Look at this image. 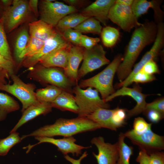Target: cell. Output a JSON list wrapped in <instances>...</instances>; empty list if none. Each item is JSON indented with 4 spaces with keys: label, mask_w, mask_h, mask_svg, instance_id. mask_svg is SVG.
<instances>
[{
    "label": "cell",
    "mask_w": 164,
    "mask_h": 164,
    "mask_svg": "<svg viewBox=\"0 0 164 164\" xmlns=\"http://www.w3.org/2000/svg\"><path fill=\"white\" fill-rule=\"evenodd\" d=\"M123 59L122 55H117L112 61L102 71L91 77L81 80L78 86L81 88H94L100 93L102 99H105L115 91L113 85V80Z\"/></svg>",
    "instance_id": "cell-3"
},
{
    "label": "cell",
    "mask_w": 164,
    "mask_h": 164,
    "mask_svg": "<svg viewBox=\"0 0 164 164\" xmlns=\"http://www.w3.org/2000/svg\"><path fill=\"white\" fill-rule=\"evenodd\" d=\"M143 112L148 119L152 123H157L164 118V114L154 110H145Z\"/></svg>",
    "instance_id": "cell-43"
},
{
    "label": "cell",
    "mask_w": 164,
    "mask_h": 164,
    "mask_svg": "<svg viewBox=\"0 0 164 164\" xmlns=\"http://www.w3.org/2000/svg\"><path fill=\"white\" fill-rule=\"evenodd\" d=\"M30 36L46 42L57 33L55 27L39 19L29 24Z\"/></svg>",
    "instance_id": "cell-21"
},
{
    "label": "cell",
    "mask_w": 164,
    "mask_h": 164,
    "mask_svg": "<svg viewBox=\"0 0 164 164\" xmlns=\"http://www.w3.org/2000/svg\"><path fill=\"white\" fill-rule=\"evenodd\" d=\"M63 1L66 3L68 4L69 5L75 8L76 6L82 5L84 2L83 0H64Z\"/></svg>",
    "instance_id": "cell-48"
},
{
    "label": "cell",
    "mask_w": 164,
    "mask_h": 164,
    "mask_svg": "<svg viewBox=\"0 0 164 164\" xmlns=\"http://www.w3.org/2000/svg\"><path fill=\"white\" fill-rule=\"evenodd\" d=\"M156 79V77L154 75L149 74L139 71L133 77L131 84L134 82L136 83H146L152 81Z\"/></svg>",
    "instance_id": "cell-39"
},
{
    "label": "cell",
    "mask_w": 164,
    "mask_h": 164,
    "mask_svg": "<svg viewBox=\"0 0 164 164\" xmlns=\"http://www.w3.org/2000/svg\"><path fill=\"white\" fill-rule=\"evenodd\" d=\"M101 128L99 124L87 118H60L53 124L41 127L28 135H23L21 138L22 140L30 136L53 137L60 136L67 137Z\"/></svg>",
    "instance_id": "cell-2"
},
{
    "label": "cell",
    "mask_w": 164,
    "mask_h": 164,
    "mask_svg": "<svg viewBox=\"0 0 164 164\" xmlns=\"http://www.w3.org/2000/svg\"><path fill=\"white\" fill-rule=\"evenodd\" d=\"M106 52L100 44H97L89 49H85L83 62L78 70V80L89 73L109 64L110 61L106 57Z\"/></svg>",
    "instance_id": "cell-11"
},
{
    "label": "cell",
    "mask_w": 164,
    "mask_h": 164,
    "mask_svg": "<svg viewBox=\"0 0 164 164\" xmlns=\"http://www.w3.org/2000/svg\"><path fill=\"white\" fill-rule=\"evenodd\" d=\"M7 137L0 139V156L6 155L9 150L22 140L18 132L9 133Z\"/></svg>",
    "instance_id": "cell-32"
},
{
    "label": "cell",
    "mask_w": 164,
    "mask_h": 164,
    "mask_svg": "<svg viewBox=\"0 0 164 164\" xmlns=\"http://www.w3.org/2000/svg\"><path fill=\"white\" fill-rule=\"evenodd\" d=\"M10 77L13 84L0 86V90L6 91L16 97L22 103V112L30 106L40 102L34 92L36 86L34 84L25 83L14 73Z\"/></svg>",
    "instance_id": "cell-6"
},
{
    "label": "cell",
    "mask_w": 164,
    "mask_h": 164,
    "mask_svg": "<svg viewBox=\"0 0 164 164\" xmlns=\"http://www.w3.org/2000/svg\"><path fill=\"white\" fill-rule=\"evenodd\" d=\"M30 11L29 1H13L12 5L6 9L1 19L5 30L9 32L18 26L26 20Z\"/></svg>",
    "instance_id": "cell-9"
},
{
    "label": "cell",
    "mask_w": 164,
    "mask_h": 164,
    "mask_svg": "<svg viewBox=\"0 0 164 164\" xmlns=\"http://www.w3.org/2000/svg\"><path fill=\"white\" fill-rule=\"evenodd\" d=\"M45 42L36 38L30 36L25 49L19 56V61L37 53L43 46Z\"/></svg>",
    "instance_id": "cell-34"
},
{
    "label": "cell",
    "mask_w": 164,
    "mask_h": 164,
    "mask_svg": "<svg viewBox=\"0 0 164 164\" xmlns=\"http://www.w3.org/2000/svg\"><path fill=\"white\" fill-rule=\"evenodd\" d=\"M85 49L80 46H72L69 52L67 63L63 70L65 76L73 84L78 80V68L83 60Z\"/></svg>",
    "instance_id": "cell-19"
},
{
    "label": "cell",
    "mask_w": 164,
    "mask_h": 164,
    "mask_svg": "<svg viewBox=\"0 0 164 164\" xmlns=\"http://www.w3.org/2000/svg\"><path fill=\"white\" fill-rule=\"evenodd\" d=\"M38 1L37 0H30L29 1V6L30 11H32L37 16L38 15Z\"/></svg>",
    "instance_id": "cell-47"
},
{
    "label": "cell",
    "mask_w": 164,
    "mask_h": 164,
    "mask_svg": "<svg viewBox=\"0 0 164 164\" xmlns=\"http://www.w3.org/2000/svg\"><path fill=\"white\" fill-rule=\"evenodd\" d=\"M78 108V117L86 118L100 108L108 109L110 105L99 97L98 91L91 87L83 89L77 85L72 90Z\"/></svg>",
    "instance_id": "cell-4"
},
{
    "label": "cell",
    "mask_w": 164,
    "mask_h": 164,
    "mask_svg": "<svg viewBox=\"0 0 164 164\" xmlns=\"http://www.w3.org/2000/svg\"><path fill=\"white\" fill-rule=\"evenodd\" d=\"M152 123H149L142 117L135 118L133 121L132 131L136 135H140L151 128Z\"/></svg>",
    "instance_id": "cell-37"
},
{
    "label": "cell",
    "mask_w": 164,
    "mask_h": 164,
    "mask_svg": "<svg viewBox=\"0 0 164 164\" xmlns=\"http://www.w3.org/2000/svg\"><path fill=\"white\" fill-rule=\"evenodd\" d=\"M10 77L8 72L0 67V86L7 84L6 79H9Z\"/></svg>",
    "instance_id": "cell-45"
},
{
    "label": "cell",
    "mask_w": 164,
    "mask_h": 164,
    "mask_svg": "<svg viewBox=\"0 0 164 164\" xmlns=\"http://www.w3.org/2000/svg\"><path fill=\"white\" fill-rule=\"evenodd\" d=\"M136 160L139 164H164V153L159 151L149 154L140 150Z\"/></svg>",
    "instance_id": "cell-31"
},
{
    "label": "cell",
    "mask_w": 164,
    "mask_h": 164,
    "mask_svg": "<svg viewBox=\"0 0 164 164\" xmlns=\"http://www.w3.org/2000/svg\"><path fill=\"white\" fill-rule=\"evenodd\" d=\"M88 153L86 151L84 152L80 158L77 159H74L68 155H64L65 159L71 163L72 164H81V162L84 158H86L87 155Z\"/></svg>",
    "instance_id": "cell-46"
},
{
    "label": "cell",
    "mask_w": 164,
    "mask_h": 164,
    "mask_svg": "<svg viewBox=\"0 0 164 164\" xmlns=\"http://www.w3.org/2000/svg\"><path fill=\"white\" fill-rule=\"evenodd\" d=\"M0 67L6 70L10 77L14 74V63L5 59L0 53Z\"/></svg>",
    "instance_id": "cell-44"
},
{
    "label": "cell",
    "mask_w": 164,
    "mask_h": 164,
    "mask_svg": "<svg viewBox=\"0 0 164 164\" xmlns=\"http://www.w3.org/2000/svg\"><path fill=\"white\" fill-rule=\"evenodd\" d=\"M52 107L50 103L40 102L30 106L22 113V114L18 122L10 131L15 132L23 125L29 121L40 115H45L52 111Z\"/></svg>",
    "instance_id": "cell-20"
},
{
    "label": "cell",
    "mask_w": 164,
    "mask_h": 164,
    "mask_svg": "<svg viewBox=\"0 0 164 164\" xmlns=\"http://www.w3.org/2000/svg\"><path fill=\"white\" fill-rule=\"evenodd\" d=\"M108 18L123 31L128 32L142 24L138 22L134 15L131 6L116 1L109 10Z\"/></svg>",
    "instance_id": "cell-10"
},
{
    "label": "cell",
    "mask_w": 164,
    "mask_h": 164,
    "mask_svg": "<svg viewBox=\"0 0 164 164\" xmlns=\"http://www.w3.org/2000/svg\"><path fill=\"white\" fill-rule=\"evenodd\" d=\"M133 0H116V2L125 5L131 6Z\"/></svg>",
    "instance_id": "cell-49"
},
{
    "label": "cell",
    "mask_w": 164,
    "mask_h": 164,
    "mask_svg": "<svg viewBox=\"0 0 164 164\" xmlns=\"http://www.w3.org/2000/svg\"><path fill=\"white\" fill-rule=\"evenodd\" d=\"M150 109L157 111L164 114V98H160L151 103H147L145 111Z\"/></svg>",
    "instance_id": "cell-42"
},
{
    "label": "cell",
    "mask_w": 164,
    "mask_h": 164,
    "mask_svg": "<svg viewBox=\"0 0 164 164\" xmlns=\"http://www.w3.org/2000/svg\"><path fill=\"white\" fill-rule=\"evenodd\" d=\"M52 108L62 111H68L78 114L79 108L74 96L72 93L62 90L61 93L50 103Z\"/></svg>",
    "instance_id": "cell-23"
},
{
    "label": "cell",
    "mask_w": 164,
    "mask_h": 164,
    "mask_svg": "<svg viewBox=\"0 0 164 164\" xmlns=\"http://www.w3.org/2000/svg\"><path fill=\"white\" fill-rule=\"evenodd\" d=\"M1 2L5 5L9 6V7L10 6V5L12 4L13 2L11 0H2Z\"/></svg>",
    "instance_id": "cell-50"
},
{
    "label": "cell",
    "mask_w": 164,
    "mask_h": 164,
    "mask_svg": "<svg viewBox=\"0 0 164 164\" xmlns=\"http://www.w3.org/2000/svg\"><path fill=\"white\" fill-rule=\"evenodd\" d=\"M89 18L81 13L76 12L67 15L58 22L55 27L56 30L61 33L67 29H74Z\"/></svg>",
    "instance_id": "cell-25"
},
{
    "label": "cell",
    "mask_w": 164,
    "mask_h": 164,
    "mask_svg": "<svg viewBox=\"0 0 164 164\" xmlns=\"http://www.w3.org/2000/svg\"><path fill=\"white\" fill-rule=\"evenodd\" d=\"M139 71L151 75L159 74L160 73L158 67L154 60H152L147 63Z\"/></svg>",
    "instance_id": "cell-41"
},
{
    "label": "cell",
    "mask_w": 164,
    "mask_h": 164,
    "mask_svg": "<svg viewBox=\"0 0 164 164\" xmlns=\"http://www.w3.org/2000/svg\"><path fill=\"white\" fill-rule=\"evenodd\" d=\"M114 0H97L85 8L81 13L89 17H94L106 26L109 10Z\"/></svg>",
    "instance_id": "cell-17"
},
{
    "label": "cell",
    "mask_w": 164,
    "mask_h": 164,
    "mask_svg": "<svg viewBox=\"0 0 164 164\" xmlns=\"http://www.w3.org/2000/svg\"><path fill=\"white\" fill-rule=\"evenodd\" d=\"M29 34L27 30L24 28L20 31L16 37L15 45L14 55L18 61L20 55L28 43L30 37Z\"/></svg>",
    "instance_id": "cell-33"
},
{
    "label": "cell",
    "mask_w": 164,
    "mask_h": 164,
    "mask_svg": "<svg viewBox=\"0 0 164 164\" xmlns=\"http://www.w3.org/2000/svg\"><path fill=\"white\" fill-rule=\"evenodd\" d=\"M125 138L124 133H120L118 141L119 154L116 164H130V158L133 153V148L125 143Z\"/></svg>",
    "instance_id": "cell-27"
},
{
    "label": "cell",
    "mask_w": 164,
    "mask_h": 164,
    "mask_svg": "<svg viewBox=\"0 0 164 164\" xmlns=\"http://www.w3.org/2000/svg\"><path fill=\"white\" fill-rule=\"evenodd\" d=\"M162 1L153 0H134L131 6L133 13L137 19L146 13L150 8L154 11L155 22L157 24L162 22L164 13L160 8Z\"/></svg>",
    "instance_id": "cell-18"
},
{
    "label": "cell",
    "mask_w": 164,
    "mask_h": 164,
    "mask_svg": "<svg viewBox=\"0 0 164 164\" xmlns=\"http://www.w3.org/2000/svg\"><path fill=\"white\" fill-rule=\"evenodd\" d=\"M62 90L53 85H49L46 87L36 90V95L40 102L50 103L61 93Z\"/></svg>",
    "instance_id": "cell-28"
},
{
    "label": "cell",
    "mask_w": 164,
    "mask_h": 164,
    "mask_svg": "<svg viewBox=\"0 0 164 164\" xmlns=\"http://www.w3.org/2000/svg\"><path fill=\"white\" fill-rule=\"evenodd\" d=\"M100 39L97 37H92L81 35L80 46L85 49H89L98 44Z\"/></svg>",
    "instance_id": "cell-40"
},
{
    "label": "cell",
    "mask_w": 164,
    "mask_h": 164,
    "mask_svg": "<svg viewBox=\"0 0 164 164\" xmlns=\"http://www.w3.org/2000/svg\"><path fill=\"white\" fill-rule=\"evenodd\" d=\"M140 150L145 151L148 154L161 151L164 149V137L153 132L151 128L140 135L134 134L132 130L124 133Z\"/></svg>",
    "instance_id": "cell-8"
},
{
    "label": "cell",
    "mask_w": 164,
    "mask_h": 164,
    "mask_svg": "<svg viewBox=\"0 0 164 164\" xmlns=\"http://www.w3.org/2000/svg\"><path fill=\"white\" fill-rule=\"evenodd\" d=\"M157 26L156 36L150 49L135 66L133 69L128 77L124 80L117 84L116 87L120 88L127 87L131 84V80L135 75L147 63L152 60H154L158 56L164 44V24L163 22L157 24Z\"/></svg>",
    "instance_id": "cell-12"
},
{
    "label": "cell",
    "mask_w": 164,
    "mask_h": 164,
    "mask_svg": "<svg viewBox=\"0 0 164 164\" xmlns=\"http://www.w3.org/2000/svg\"><path fill=\"white\" fill-rule=\"evenodd\" d=\"M61 33L69 43L80 46L81 33L72 29H67Z\"/></svg>",
    "instance_id": "cell-38"
},
{
    "label": "cell",
    "mask_w": 164,
    "mask_h": 164,
    "mask_svg": "<svg viewBox=\"0 0 164 164\" xmlns=\"http://www.w3.org/2000/svg\"><path fill=\"white\" fill-rule=\"evenodd\" d=\"M157 29V24L153 21H146L135 27L116 71L120 82L130 73L134 64L143 49L154 42Z\"/></svg>",
    "instance_id": "cell-1"
},
{
    "label": "cell",
    "mask_w": 164,
    "mask_h": 164,
    "mask_svg": "<svg viewBox=\"0 0 164 164\" xmlns=\"http://www.w3.org/2000/svg\"><path fill=\"white\" fill-rule=\"evenodd\" d=\"M18 102L8 95L0 92V121L4 120L9 113L18 110Z\"/></svg>",
    "instance_id": "cell-26"
},
{
    "label": "cell",
    "mask_w": 164,
    "mask_h": 164,
    "mask_svg": "<svg viewBox=\"0 0 164 164\" xmlns=\"http://www.w3.org/2000/svg\"><path fill=\"white\" fill-rule=\"evenodd\" d=\"M141 88L138 85H135L133 88L123 87L118 90L112 94L107 97L104 101L107 102L111 100L115 97L123 96H128L132 97L136 102L135 106L127 111V119L138 115L145 110L147 103L146 98L149 94L142 93Z\"/></svg>",
    "instance_id": "cell-15"
},
{
    "label": "cell",
    "mask_w": 164,
    "mask_h": 164,
    "mask_svg": "<svg viewBox=\"0 0 164 164\" xmlns=\"http://www.w3.org/2000/svg\"><path fill=\"white\" fill-rule=\"evenodd\" d=\"M100 35L103 45L111 48L116 44L119 39L120 32L114 27L107 26L102 28Z\"/></svg>",
    "instance_id": "cell-30"
},
{
    "label": "cell",
    "mask_w": 164,
    "mask_h": 164,
    "mask_svg": "<svg viewBox=\"0 0 164 164\" xmlns=\"http://www.w3.org/2000/svg\"><path fill=\"white\" fill-rule=\"evenodd\" d=\"M29 76L40 82L48 83L58 87L63 90L72 93L73 84L59 69L46 67L41 65L29 69Z\"/></svg>",
    "instance_id": "cell-5"
},
{
    "label": "cell",
    "mask_w": 164,
    "mask_h": 164,
    "mask_svg": "<svg viewBox=\"0 0 164 164\" xmlns=\"http://www.w3.org/2000/svg\"><path fill=\"white\" fill-rule=\"evenodd\" d=\"M102 29L100 22L93 17L89 18L74 28L81 34L93 33L98 35L100 34Z\"/></svg>",
    "instance_id": "cell-29"
},
{
    "label": "cell",
    "mask_w": 164,
    "mask_h": 164,
    "mask_svg": "<svg viewBox=\"0 0 164 164\" xmlns=\"http://www.w3.org/2000/svg\"><path fill=\"white\" fill-rule=\"evenodd\" d=\"M35 139L39 142L37 143L23 148L27 149V153L34 146L43 143H48L52 144L57 147V150L62 153L64 155L69 153H71L73 155L78 156L81 154L82 150L87 149L90 147H84L76 144V139L73 136L64 137L63 138L55 139L53 137H35Z\"/></svg>",
    "instance_id": "cell-14"
},
{
    "label": "cell",
    "mask_w": 164,
    "mask_h": 164,
    "mask_svg": "<svg viewBox=\"0 0 164 164\" xmlns=\"http://www.w3.org/2000/svg\"><path fill=\"white\" fill-rule=\"evenodd\" d=\"M39 10L40 19L54 27L64 16L78 12L73 7L53 0L41 1Z\"/></svg>",
    "instance_id": "cell-7"
},
{
    "label": "cell",
    "mask_w": 164,
    "mask_h": 164,
    "mask_svg": "<svg viewBox=\"0 0 164 164\" xmlns=\"http://www.w3.org/2000/svg\"><path fill=\"white\" fill-rule=\"evenodd\" d=\"M70 44L56 51L45 59L40 61V65L46 67H59L64 70L68 60Z\"/></svg>",
    "instance_id": "cell-22"
},
{
    "label": "cell",
    "mask_w": 164,
    "mask_h": 164,
    "mask_svg": "<svg viewBox=\"0 0 164 164\" xmlns=\"http://www.w3.org/2000/svg\"><path fill=\"white\" fill-rule=\"evenodd\" d=\"M127 110V109L120 108L118 107L114 109L111 117V122L117 129L126 124Z\"/></svg>",
    "instance_id": "cell-36"
},
{
    "label": "cell",
    "mask_w": 164,
    "mask_h": 164,
    "mask_svg": "<svg viewBox=\"0 0 164 164\" xmlns=\"http://www.w3.org/2000/svg\"><path fill=\"white\" fill-rule=\"evenodd\" d=\"M98 150L97 154L93 152L98 164H116L119 154V148L117 142L112 144L105 142L101 136L95 137L91 141Z\"/></svg>",
    "instance_id": "cell-16"
},
{
    "label": "cell",
    "mask_w": 164,
    "mask_h": 164,
    "mask_svg": "<svg viewBox=\"0 0 164 164\" xmlns=\"http://www.w3.org/2000/svg\"><path fill=\"white\" fill-rule=\"evenodd\" d=\"M0 53L5 59L14 63L2 20H0Z\"/></svg>",
    "instance_id": "cell-35"
},
{
    "label": "cell",
    "mask_w": 164,
    "mask_h": 164,
    "mask_svg": "<svg viewBox=\"0 0 164 164\" xmlns=\"http://www.w3.org/2000/svg\"><path fill=\"white\" fill-rule=\"evenodd\" d=\"M58 32V31H57ZM70 44L58 32L54 36L46 41L41 49L35 54L24 59L22 65L29 69L40 61L59 50Z\"/></svg>",
    "instance_id": "cell-13"
},
{
    "label": "cell",
    "mask_w": 164,
    "mask_h": 164,
    "mask_svg": "<svg viewBox=\"0 0 164 164\" xmlns=\"http://www.w3.org/2000/svg\"><path fill=\"white\" fill-rule=\"evenodd\" d=\"M114 109L99 108L88 115L86 118L99 124L101 128L117 131V129L111 122V117Z\"/></svg>",
    "instance_id": "cell-24"
}]
</instances>
